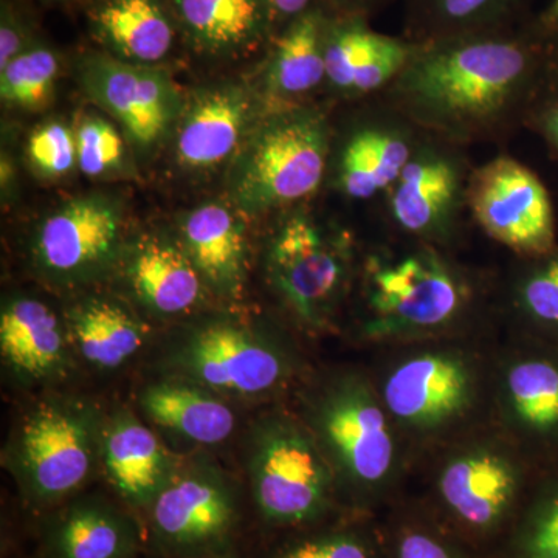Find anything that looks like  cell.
<instances>
[{"label":"cell","instance_id":"12","mask_svg":"<svg viewBox=\"0 0 558 558\" xmlns=\"http://www.w3.org/2000/svg\"><path fill=\"white\" fill-rule=\"evenodd\" d=\"M124 256L123 215L106 196H83L50 213L36 230L32 259L58 286H83L109 274Z\"/></svg>","mask_w":558,"mask_h":558},{"label":"cell","instance_id":"34","mask_svg":"<svg viewBox=\"0 0 558 558\" xmlns=\"http://www.w3.org/2000/svg\"><path fill=\"white\" fill-rule=\"evenodd\" d=\"M60 69L57 51L36 40L0 69V97L14 108L43 109L53 95Z\"/></svg>","mask_w":558,"mask_h":558},{"label":"cell","instance_id":"21","mask_svg":"<svg viewBox=\"0 0 558 558\" xmlns=\"http://www.w3.org/2000/svg\"><path fill=\"white\" fill-rule=\"evenodd\" d=\"M253 117V98L234 84L205 90L186 110L175 138V159L186 170L219 167L241 145Z\"/></svg>","mask_w":558,"mask_h":558},{"label":"cell","instance_id":"25","mask_svg":"<svg viewBox=\"0 0 558 558\" xmlns=\"http://www.w3.org/2000/svg\"><path fill=\"white\" fill-rule=\"evenodd\" d=\"M140 543L134 519L101 498L72 502L47 532L51 558H134Z\"/></svg>","mask_w":558,"mask_h":558},{"label":"cell","instance_id":"19","mask_svg":"<svg viewBox=\"0 0 558 558\" xmlns=\"http://www.w3.org/2000/svg\"><path fill=\"white\" fill-rule=\"evenodd\" d=\"M413 47L371 31L365 16H332L325 44L326 78L339 89L355 94L379 89L398 78Z\"/></svg>","mask_w":558,"mask_h":558},{"label":"cell","instance_id":"9","mask_svg":"<svg viewBox=\"0 0 558 558\" xmlns=\"http://www.w3.org/2000/svg\"><path fill=\"white\" fill-rule=\"evenodd\" d=\"M157 546L178 558L229 549L240 521L233 480L208 457L180 459L174 475L149 506Z\"/></svg>","mask_w":558,"mask_h":558},{"label":"cell","instance_id":"35","mask_svg":"<svg viewBox=\"0 0 558 558\" xmlns=\"http://www.w3.org/2000/svg\"><path fill=\"white\" fill-rule=\"evenodd\" d=\"M532 259L517 290V307L527 339L558 344V248Z\"/></svg>","mask_w":558,"mask_h":558},{"label":"cell","instance_id":"26","mask_svg":"<svg viewBox=\"0 0 558 558\" xmlns=\"http://www.w3.org/2000/svg\"><path fill=\"white\" fill-rule=\"evenodd\" d=\"M65 326L75 354L98 371L123 368L148 339V328L119 301L106 296L76 303Z\"/></svg>","mask_w":558,"mask_h":558},{"label":"cell","instance_id":"3","mask_svg":"<svg viewBox=\"0 0 558 558\" xmlns=\"http://www.w3.org/2000/svg\"><path fill=\"white\" fill-rule=\"evenodd\" d=\"M106 416L92 400L50 396L22 417L3 464L33 508L72 497L101 464Z\"/></svg>","mask_w":558,"mask_h":558},{"label":"cell","instance_id":"4","mask_svg":"<svg viewBox=\"0 0 558 558\" xmlns=\"http://www.w3.org/2000/svg\"><path fill=\"white\" fill-rule=\"evenodd\" d=\"M247 475L264 523L301 531L329 519L340 499L328 459L301 418L264 414L247 439Z\"/></svg>","mask_w":558,"mask_h":558},{"label":"cell","instance_id":"29","mask_svg":"<svg viewBox=\"0 0 558 558\" xmlns=\"http://www.w3.org/2000/svg\"><path fill=\"white\" fill-rule=\"evenodd\" d=\"M409 140L387 128H366L341 154L340 185L352 199H369L391 189L411 160Z\"/></svg>","mask_w":558,"mask_h":558},{"label":"cell","instance_id":"11","mask_svg":"<svg viewBox=\"0 0 558 558\" xmlns=\"http://www.w3.org/2000/svg\"><path fill=\"white\" fill-rule=\"evenodd\" d=\"M377 389L396 427L414 436H432L453 428L472 413L480 376L464 352L427 348L396 362Z\"/></svg>","mask_w":558,"mask_h":558},{"label":"cell","instance_id":"37","mask_svg":"<svg viewBox=\"0 0 558 558\" xmlns=\"http://www.w3.org/2000/svg\"><path fill=\"white\" fill-rule=\"evenodd\" d=\"M27 154L33 168L44 178L68 175L78 163L75 131L60 121L44 124L31 135Z\"/></svg>","mask_w":558,"mask_h":558},{"label":"cell","instance_id":"20","mask_svg":"<svg viewBox=\"0 0 558 558\" xmlns=\"http://www.w3.org/2000/svg\"><path fill=\"white\" fill-rule=\"evenodd\" d=\"M180 245L205 288L222 300H240L247 279V238L236 213L222 204L193 209L180 226Z\"/></svg>","mask_w":558,"mask_h":558},{"label":"cell","instance_id":"31","mask_svg":"<svg viewBox=\"0 0 558 558\" xmlns=\"http://www.w3.org/2000/svg\"><path fill=\"white\" fill-rule=\"evenodd\" d=\"M380 538L384 558H483L432 509L402 510Z\"/></svg>","mask_w":558,"mask_h":558},{"label":"cell","instance_id":"24","mask_svg":"<svg viewBox=\"0 0 558 558\" xmlns=\"http://www.w3.org/2000/svg\"><path fill=\"white\" fill-rule=\"evenodd\" d=\"M90 27L106 53L145 65L168 57L178 32L163 0H97Z\"/></svg>","mask_w":558,"mask_h":558},{"label":"cell","instance_id":"16","mask_svg":"<svg viewBox=\"0 0 558 558\" xmlns=\"http://www.w3.org/2000/svg\"><path fill=\"white\" fill-rule=\"evenodd\" d=\"M0 354L14 380L35 387L64 379L75 351L64 319L49 304L16 295L0 311Z\"/></svg>","mask_w":558,"mask_h":558},{"label":"cell","instance_id":"2","mask_svg":"<svg viewBox=\"0 0 558 558\" xmlns=\"http://www.w3.org/2000/svg\"><path fill=\"white\" fill-rule=\"evenodd\" d=\"M301 421L333 470L340 498L366 509L395 478L398 442L379 389L357 373H339L315 384L303 398Z\"/></svg>","mask_w":558,"mask_h":558},{"label":"cell","instance_id":"18","mask_svg":"<svg viewBox=\"0 0 558 558\" xmlns=\"http://www.w3.org/2000/svg\"><path fill=\"white\" fill-rule=\"evenodd\" d=\"M186 44L208 58H240L263 46L275 27L269 0H171Z\"/></svg>","mask_w":558,"mask_h":558},{"label":"cell","instance_id":"15","mask_svg":"<svg viewBox=\"0 0 558 558\" xmlns=\"http://www.w3.org/2000/svg\"><path fill=\"white\" fill-rule=\"evenodd\" d=\"M499 407L534 469L558 461V344L527 339L499 377Z\"/></svg>","mask_w":558,"mask_h":558},{"label":"cell","instance_id":"14","mask_svg":"<svg viewBox=\"0 0 558 558\" xmlns=\"http://www.w3.org/2000/svg\"><path fill=\"white\" fill-rule=\"evenodd\" d=\"M78 76L87 95L109 112L142 149L167 135L180 112V95L170 76L156 65L119 60L106 51L84 54Z\"/></svg>","mask_w":558,"mask_h":558},{"label":"cell","instance_id":"22","mask_svg":"<svg viewBox=\"0 0 558 558\" xmlns=\"http://www.w3.org/2000/svg\"><path fill=\"white\" fill-rule=\"evenodd\" d=\"M138 407L154 427L197 446H218L236 427L229 399L183 377L150 381L140 392Z\"/></svg>","mask_w":558,"mask_h":558},{"label":"cell","instance_id":"8","mask_svg":"<svg viewBox=\"0 0 558 558\" xmlns=\"http://www.w3.org/2000/svg\"><path fill=\"white\" fill-rule=\"evenodd\" d=\"M365 299L362 336L398 341L449 328L468 306V289L438 253L417 250L400 258L371 259Z\"/></svg>","mask_w":558,"mask_h":558},{"label":"cell","instance_id":"38","mask_svg":"<svg viewBox=\"0 0 558 558\" xmlns=\"http://www.w3.org/2000/svg\"><path fill=\"white\" fill-rule=\"evenodd\" d=\"M36 43L31 28L21 20L13 7H2L0 17V69L7 68L17 54Z\"/></svg>","mask_w":558,"mask_h":558},{"label":"cell","instance_id":"32","mask_svg":"<svg viewBox=\"0 0 558 558\" xmlns=\"http://www.w3.org/2000/svg\"><path fill=\"white\" fill-rule=\"evenodd\" d=\"M270 558H384L380 529L363 519L325 521L296 531Z\"/></svg>","mask_w":558,"mask_h":558},{"label":"cell","instance_id":"42","mask_svg":"<svg viewBox=\"0 0 558 558\" xmlns=\"http://www.w3.org/2000/svg\"><path fill=\"white\" fill-rule=\"evenodd\" d=\"M542 24L545 25L546 31H548L550 35L558 38V0H554L548 13L543 17Z\"/></svg>","mask_w":558,"mask_h":558},{"label":"cell","instance_id":"30","mask_svg":"<svg viewBox=\"0 0 558 558\" xmlns=\"http://www.w3.org/2000/svg\"><path fill=\"white\" fill-rule=\"evenodd\" d=\"M537 472L515 520L486 558H558V461Z\"/></svg>","mask_w":558,"mask_h":558},{"label":"cell","instance_id":"33","mask_svg":"<svg viewBox=\"0 0 558 558\" xmlns=\"http://www.w3.org/2000/svg\"><path fill=\"white\" fill-rule=\"evenodd\" d=\"M411 5L421 40H429L502 27L517 0H411Z\"/></svg>","mask_w":558,"mask_h":558},{"label":"cell","instance_id":"7","mask_svg":"<svg viewBox=\"0 0 558 558\" xmlns=\"http://www.w3.org/2000/svg\"><path fill=\"white\" fill-rule=\"evenodd\" d=\"M326 157L328 128L318 112L277 113L245 142L231 171V197L252 215L304 199L322 183Z\"/></svg>","mask_w":558,"mask_h":558},{"label":"cell","instance_id":"40","mask_svg":"<svg viewBox=\"0 0 558 558\" xmlns=\"http://www.w3.org/2000/svg\"><path fill=\"white\" fill-rule=\"evenodd\" d=\"M340 14H357V16H365L368 10L373 7L379 5L381 0H330Z\"/></svg>","mask_w":558,"mask_h":558},{"label":"cell","instance_id":"27","mask_svg":"<svg viewBox=\"0 0 558 558\" xmlns=\"http://www.w3.org/2000/svg\"><path fill=\"white\" fill-rule=\"evenodd\" d=\"M458 193L453 161L438 154L411 157L391 186L392 218L409 233L429 236L449 220Z\"/></svg>","mask_w":558,"mask_h":558},{"label":"cell","instance_id":"36","mask_svg":"<svg viewBox=\"0 0 558 558\" xmlns=\"http://www.w3.org/2000/svg\"><path fill=\"white\" fill-rule=\"evenodd\" d=\"M75 140L80 170L89 178L108 174L123 161V138L101 117H83L76 126Z\"/></svg>","mask_w":558,"mask_h":558},{"label":"cell","instance_id":"28","mask_svg":"<svg viewBox=\"0 0 558 558\" xmlns=\"http://www.w3.org/2000/svg\"><path fill=\"white\" fill-rule=\"evenodd\" d=\"M332 16L322 5L286 24L271 50L267 83L281 97L307 94L326 78L325 44Z\"/></svg>","mask_w":558,"mask_h":558},{"label":"cell","instance_id":"10","mask_svg":"<svg viewBox=\"0 0 558 558\" xmlns=\"http://www.w3.org/2000/svg\"><path fill=\"white\" fill-rule=\"evenodd\" d=\"M266 270L271 289L304 329L332 325L349 278L341 242L307 216H292L269 242Z\"/></svg>","mask_w":558,"mask_h":558},{"label":"cell","instance_id":"13","mask_svg":"<svg viewBox=\"0 0 558 558\" xmlns=\"http://www.w3.org/2000/svg\"><path fill=\"white\" fill-rule=\"evenodd\" d=\"M469 204L488 236L529 258L556 248V220L545 185L517 160L488 161L470 182Z\"/></svg>","mask_w":558,"mask_h":558},{"label":"cell","instance_id":"23","mask_svg":"<svg viewBox=\"0 0 558 558\" xmlns=\"http://www.w3.org/2000/svg\"><path fill=\"white\" fill-rule=\"evenodd\" d=\"M128 284L157 317H178L201 303L205 288L180 242L148 236L124 253Z\"/></svg>","mask_w":558,"mask_h":558},{"label":"cell","instance_id":"6","mask_svg":"<svg viewBox=\"0 0 558 558\" xmlns=\"http://www.w3.org/2000/svg\"><path fill=\"white\" fill-rule=\"evenodd\" d=\"M531 468L517 447L484 442L454 451L436 478L433 513L486 558L526 498Z\"/></svg>","mask_w":558,"mask_h":558},{"label":"cell","instance_id":"5","mask_svg":"<svg viewBox=\"0 0 558 558\" xmlns=\"http://www.w3.org/2000/svg\"><path fill=\"white\" fill-rule=\"evenodd\" d=\"M165 376L213 389L226 399H259L289 384L296 357L274 330L234 317H209L180 330L163 349Z\"/></svg>","mask_w":558,"mask_h":558},{"label":"cell","instance_id":"39","mask_svg":"<svg viewBox=\"0 0 558 558\" xmlns=\"http://www.w3.org/2000/svg\"><path fill=\"white\" fill-rule=\"evenodd\" d=\"M277 25L284 27L290 21L318 5L317 0H269Z\"/></svg>","mask_w":558,"mask_h":558},{"label":"cell","instance_id":"1","mask_svg":"<svg viewBox=\"0 0 558 558\" xmlns=\"http://www.w3.org/2000/svg\"><path fill=\"white\" fill-rule=\"evenodd\" d=\"M557 38L502 27L414 43L399 92L418 119L468 130L497 119L531 83Z\"/></svg>","mask_w":558,"mask_h":558},{"label":"cell","instance_id":"17","mask_svg":"<svg viewBox=\"0 0 558 558\" xmlns=\"http://www.w3.org/2000/svg\"><path fill=\"white\" fill-rule=\"evenodd\" d=\"M179 462L137 414L120 409L106 417L101 465L110 486L132 508L148 510Z\"/></svg>","mask_w":558,"mask_h":558},{"label":"cell","instance_id":"43","mask_svg":"<svg viewBox=\"0 0 558 558\" xmlns=\"http://www.w3.org/2000/svg\"><path fill=\"white\" fill-rule=\"evenodd\" d=\"M182 558H238L229 549L213 550V553L194 554V556L182 557Z\"/></svg>","mask_w":558,"mask_h":558},{"label":"cell","instance_id":"41","mask_svg":"<svg viewBox=\"0 0 558 558\" xmlns=\"http://www.w3.org/2000/svg\"><path fill=\"white\" fill-rule=\"evenodd\" d=\"M543 124H545V131L550 142H553L558 149V105L554 106V108L546 113L545 123Z\"/></svg>","mask_w":558,"mask_h":558}]
</instances>
